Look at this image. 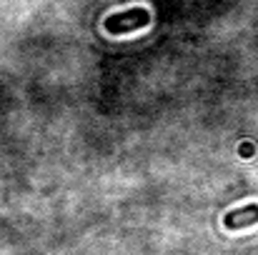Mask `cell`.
<instances>
[{
  "label": "cell",
  "mask_w": 258,
  "mask_h": 255,
  "mask_svg": "<svg viewBox=\"0 0 258 255\" xmlns=\"http://www.w3.org/2000/svg\"><path fill=\"white\" fill-rule=\"evenodd\" d=\"M148 23V13L143 8H136L131 13H118L110 15L105 20V30L108 33H125V30H136V28H146Z\"/></svg>",
  "instance_id": "6da1fadb"
},
{
  "label": "cell",
  "mask_w": 258,
  "mask_h": 255,
  "mask_svg": "<svg viewBox=\"0 0 258 255\" xmlns=\"http://www.w3.org/2000/svg\"><path fill=\"white\" fill-rule=\"evenodd\" d=\"M258 220V205H248V208H241V210H233L226 215V225L228 228H246L251 223Z\"/></svg>",
  "instance_id": "7a4b0ae2"
}]
</instances>
